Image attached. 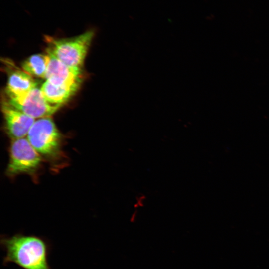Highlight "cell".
<instances>
[{
  "mask_svg": "<svg viewBox=\"0 0 269 269\" xmlns=\"http://www.w3.org/2000/svg\"><path fill=\"white\" fill-rule=\"evenodd\" d=\"M40 89L49 103L59 106L67 102L77 91L73 88L53 84L47 80Z\"/></svg>",
  "mask_w": 269,
  "mask_h": 269,
  "instance_id": "9c48e42d",
  "label": "cell"
},
{
  "mask_svg": "<svg viewBox=\"0 0 269 269\" xmlns=\"http://www.w3.org/2000/svg\"><path fill=\"white\" fill-rule=\"evenodd\" d=\"M49 56L46 79L51 83L78 90L83 81L82 68L69 66L46 50Z\"/></svg>",
  "mask_w": 269,
  "mask_h": 269,
  "instance_id": "8992f818",
  "label": "cell"
},
{
  "mask_svg": "<svg viewBox=\"0 0 269 269\" xmlns=\"http://www.w3.org/2000/svg\"><path fill=\"white\" fill-rule=\"evenodd\" d=\"M0 242L6 253L3 264L14 263L23 269H51L48 260L50 245L44 238L18 233L1 237Z\"/></svg>",
  "mask_w": 269,
  "mask_h": 269,
  "instance_id": "6da1fadb",
  "label": "cell"
},
{
  "mask_svg": "<svg viewBox=\"0 0 269 269\" xmlns=\"http://www.w3.org/2000/svg\"><path fill=\"white\" fill-rule=\"evenodd\" d=\"M42 162L41 155L27 138L12 139L6 174L12 177L20 174L34 176L40 169Z\"/></svg>",
  "mask_w": 269,
  "mask_h": 269,
  "instance_id": "277c9868",
  "label": "cell"
},
{
  "mask_svg": "<svg viewBox=\"0 0 269 269\" xmlns=\"http://www.w3.org/2000/svg\"><path fill=\"white\" fill-rule=\"evenodd\" d=\"M27 138L41 156L54 159L60 154L61 134L51 117L36 119Z\"/></svg>",
  "mask_w": 269,
  "mask_h": 269,
  "instance_id": "3957f363",
  "label": "cell"
},
{
  "mask_svg": "<svg viewBox=\"0 0 269 269\" xmlns=\"http://www.w3.org/2000/svg\"><path fill=\"white\" fill-rule=\"evenodd\" d=\"M3 97L13 107L35 119L50 117L60 107L49 103L37 87L18 95L4 93Z\"/></svg>",
  "mask_w": 269,
  "mask_h": 269,
  "instance_id": "5b68a950",
  "label": "cell"
},
{
  "mask_svg": "<svg viewBox=\"0 0 269 269\" xmlns=\"http://www.w3.org/2000/svg\"><path fill=\"white\" fill-rule=\"evenodd\" d=\"M7 82L4 93L7 94H20L37 87V83L31 75L19 68L8 59H3Z\"/></svg>",
  "mask_w": 269,
  "mask_h": 269,
  "instance_id": "ba28073f",
  "label": "cell"
},
{
  "mask_svg": "<svg viewBox=\"0 0 269 269\" xmlns=\"http://www.w3.org/2000/svg\"><path fill=\"white\" fill-rule=\"evenodd\" d=\"M95 34L90 29L70 38H55L46 36L47 49L66 65L82 68L88 49Z\"/></svg>",
  "mask_w": 269,
  "mask_h": 269,
  "instance_id": "7a4b0ae2",
  "label": "cell"
},
{
  "mask_svg": "<svg viewBox=\"0 0 269 269\" xmlns=\"http://www.w3.org/2000/svg\"><path fill=\"white\" fill-rule=\"evenodd\" d=\"M146 200V196L142 193L138 194L135 197V200L134 204L135 209L143 207L145 204Z\"/></svg>",
  "mask_w": 269,
  "mask_h": 269,
  "instance_id": "8fae6325",
  "label": "cell"
},
{
  "mask_svg": "<svg viewBox=\"0 0 269 269\" xmlns=\"http://www.w3.org/2000/svg\"><path fill=\"white\" fill-rule=\"evenodd\" d=\"M48 62L47 53L34 54L21 63V69L33 77L45 79Z\"/></svg>",
  "mask_w": 269,
  "mask_h": 269,
  "instance_id": "30bf717a",
  "label": "cell"
},
{
  "mask_svg": "<svg viewBox=\"0 0 269 269\" xmlns=\"http://www.w3.org/2000/svg\"><path fill=\"white\" fill-rule=\"evenodd\" d=\"M1 111L4 122V129L11 139L25 137L35 119L11 106L3 97Z\"/></svg>",
  "mask_w": 269,
  "mask_h": 269,
  "instance_id": "52a82bcc",
  "label": "cell"
}]
</instances>
